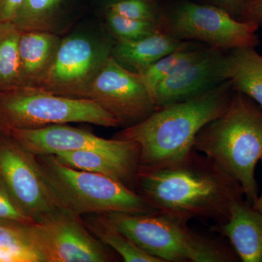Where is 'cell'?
Here are the masks:
<instances>
[{"instance_id": "1", "label": "cell", "mask_w": 262, "mask_h": 262, "mask_svg": "<svg viewBox=\"0 0 262 262\" xmlns=\"http://www.w3.org/2000/svg\"><path fill=\"white\" fill-rule=\"evenodd\" d=\"M134 190L156 211L210 226L225 224L234 203L245 196L236 179L194 149L168 163L139 165Z\"/></svg>"}, {"instance_id": "2", "label": "cell", "mask_w": 262, "mask_h": 262, "mask_svg": "<svg viewBox=\"0 0 262 262\" xmlns=\"http://www.w3.org/2000/svg\"><path fill=\"white\" fill-rule=\"evenodd\" d=\"M234 90L227 81L179 102L158 108L145 120L125 127L113 139L139 146V165L168 163L193 149L194 140L206 125L222 116Z\"/></svg>"}, {"instance_id": "3", "label": "cell", "mask_w": 262, "mask_h": 262, "mask_svg": "<svg viewBox=\"0 0 262 262\" xmlns=\"http://www.w3.org/2000/svg\"><path fill=\"white\" fill-rule=\"evenodd\" d=\"M193 149L236 179L253 206L258 196L255 168L262 158V108L256 101L234 91L228 108L200 131Z\"/></svg>"}, {"instance_id": "4", "label": "cell", "mask_w": 262, "mask_h": 262, "mask_svg": "<svg viewBox=\"0 0 262 262\" xmlns=\"http://www.w3.org/2000/svg\"><path fill=\"white\" fill-rule=\"evenodd\" d=\"M148 254L162 262H234L233 248L193 230L188 222L160 211L104 213Z\"/></svg>"}, {"instance_id": "5", "label": "cell", "mask_w": 262, "mask_h": 262, "mask_svg": "<svg viewBox=\"0 0 262 262\" xmlns=\"http://www.w3.org/2000/svg\"><path fill=\"white\" fill-rule=\"evenodd\" d=\"M36 158L45 182L59 208L81 216L110 212L156 211L140 194L117 179L72 168L54 155Z\"/></svg>"}, {"instance_id": "6", "label": "cell", "mask_w": 262, "mask_h": 262, "mask_svg": "<svg viewBox=\"0 0 262 262\" xmlns=\"http://www.w3.org/2000/svg\"><path fill=\"white\" fill-rule=\"evenodd\" d=\"M71 122L120 127L115 117L89 98L58 96L33 87L0 92V130L37 129Z\"/></svg>"}, {"instance_id": "7", "label": "cell", "mask_w": 262, "mask_h": 262, "mask_svg": "<svg viewBox=\"0 0 262 262\" xmlns=\"http://www.w3.org/2000/svg\"><path fill=\"white\" fill-rule=\"evenodd\" d=\"M114 42L106 27L75 29L61 38L51 67L36 88L58 96L86 98L90 86L111 56Z\"/></svg>"}, {"instance_id": "8", "label": "cell", "mask_w": 262, "mask_h": 262, "mask_svg": "<svg viewBox=\"0 0 262 262\" xmlns=\"http://www.w3.org/2000/svg\"><path fill=\"white\" fill-rule=\"evenodd\" d=\"M160 31L184 41L196 40L225 51L255 48L258 44V26L234 18L215 5L183 1L163 10Z\"/></svg>"}, {"instance_id": "9", "label": "cell", "mask_w": 262, "mask_h": 262, "mask_svg": "<svg viewBox=\"0 0 262 262\" xmlns=\"http://www.w3.org/2000/svg\"><path fill=\"white\" fill-rule=\"evenodd\" d=\"M29 231L44 262L118 261L116 252L90 232L81 215L63 208L31 224Z\"/></svg>"}, {"instance_id": "10", "label": "cell", "mask_w": 262, "mask_h": 262, "mask_svg": "<svg viewBox=\"0 0 262 262\" xmlns=\"http://www.w3.org/2000/svg\"><path fill=\"white\" fill-rule=\"evenodd\" d=\"M0 177L19 208L34 223L59 208L45 182L35 155L2 130Z\"/></svg>"}, {"instance_id": "11", "label": "cell", "mask_w": 262, "mask_h": 262, "mask_svg": "<svg viewBox=\"0 0 262 262\" xmlns=\"http://www.w3.org/2000/svg\"><path fill=\"white\" fill-rule=\"evenodd\" d=\"M86 98L104 108L125 127L145 120L157 110L139 74L120 64L112 56L90 86Z\"/></svg>"}, {"instance_id": "12", "label": "cell", "mask_w": 262, "mask_h": 262, "mask_svg": "<svg viewBox=\"0 0 262 262\" xmlns=\"http://www.w3.org/2000/svg\"><path fill=\"white\" fill-rule=\"evenodd\" d=\"M6 132L36 156L56 155L62 151H96L139 165L140 149L136 143L103 139L67 124Z\"/></svg>"}, {"instance_id": "13", "label": "cell", "mask_w": 262, "mask_h": 262, "mask_svg": "<svg viewBox=\"0 0 262 262\" xmlns=\"http://www.w3.org/2000/svg\"><path fill=\"white\" fill-rule=\"evenodd\" d=\"M224 56L222 51L211 48L199 61L161 81L154 92L157 108L184 101L225 82L222 75Z\"/></svg>"}, {"instance_id": "14", "label": "cell", "mask_w": 262, "mask_h": 262, "mask_svg": "<svg viewBox=\"0 0 262 262\" xmlns=\"http://www.w3.org/2000/svg\"><path fill=\"white\" fill-rule=\"evenodd\" d=\"M209 228L229 239L241 261L262 262V213L246 200L234 203L225 224Z\"/></svg>"}, {"instance_id": "15", "label": "cell", "mask_w": 262, "mask_h": 262, "mask_svg": "<svg viewBox=\"0 0 262 262\" xmlns=\"http://www.w3.org/2000/svg\"><path fill=\"white\" fill-rule=\"evenodd\" d=\"M61 38L51 32H22L19 42L20 87H37L56 57Z\"/></svg>"}, {"instance_id": "16", "label": "cell", "mask_w": 262, "mask_h": 262, "mask_svg": "<svg viewBox=\"0 0 262 262\" xmlns=\"http://www.w3.org/2000/svg\"><path fill=\"white\" fill-rule=\"evenodd\" d=\"M195 46L159 31L138 40H115L111 56L125 68L137 72L167 55Z\"/></svg>"}, {"instance_id": "17", "label": "cell", "mask_w": 262, "mask_h": 262, "mask_svg": "<svg viewBox=\"0 0 262 262\" xmlns=\"http://www.w3.org/2000/svg\"><path fill=\"white\" fill-rule=\"evenodd\" d=\"M76 0H24L12 20L21 32L59 34L69 27Z\"/></svg>"}, {"instance_id": "18", "label": "cell", "mask_w": 262, "mask_h": 262, "mask_svg": "<svg viewBox=\"0 0 262 262\" xmlns=\"http://www.w3.org/2000/svg\"><path fill=\"white\" fill-rule=\"evenodd\" d=\"M254 48L230 50L224 56L222 75L234 91L246 95L262 108V56Z\"/></svg>"}, {"instance_id": "19", "label": "cell", "mask_w": 262, "mask_h": 262, "mask_svg": "<svg viewBox=\"0 0 262 262\" xmlns=\"http://www.w3.org/2000/svg\"><path fill=\"white\" fill-rule=\"evenodd\" d=\"M54 155L62 163L72 168L107 176L134 190L135 176L139 166L137 164L96 151H62Z\"/></svg>"}, {"instance_id": "20", "label": "cell", "mask_w": 262, "mask_h": 262, "mask_svg": "<svg viewBox=\"0 0 262 262\" xmlns=\"http://www.w3.org/2000/svg\"><path fill=\"white\" fill-rule=\"evenodd\" d=\"M84 216L82 220L90 232L115 251L124 261L162 262L159 258L148 254L136 246L104 213H94Z\"/></svg>"}, {"instance_id": "21", "label": "cell", "mask_w": 262, "mask_h": 262, "mask_svg": "<svg viewBox=\"0 0 262 262\" xmlns=\"http://www.w3.org/2000/svg\"><path fill=\"white\" fill-rule=\"evenodd\" d=\"M30 225L0 220V262H44L33 243Z\"/></svg>"}, {"instance_id": "22", "label": "cell", "mask_w": 262, "mask_h": 262, "mask_svg": "<svg viewBox=\"0 0 262 262\" xmlns=\"http://www.w3.org/2000/svg\"><path fill=\"white\" fill-rule=\"evenodd\" d=\"M211 48L196 45L187 49L176 51L155 63L137 71L154 98L155 90L161 81L173 75L208 54Z\"/></svg>"}, {"instance_id": "23", "label": "cell", "mask_w": 262, "mask_h": 262, "mask_svg": "<svg viewBox=\"0 0 262 262\" xmlns=\"http://www.w3.org/2000/svg\"><path fill=\"white\" fill-rule=\"evenodd\" d=\"M21 31L12 21H0V92L20 86L19 42Z\"/></svg>"}, {"instance_id": "24", "label": "cell", "mask_w": 262, "mask_h": 262, "mask_svg": "<svg viewBox=\"0 0 262 262\" xmlns=\"http://www.w3.org/2000/svg\"><path fill=\"white\" fill-rule=\"evenodd\" d=\"M106 29L115 41H134L151 35L160 31L158 24L134 20L105 10Z\"/></svg>"}, {"instance_id": "25", "label": "cell", "mask_w": 262, "mask_h": 262, "mask_svg": "<svg viewBox=\"0 0 262 262\" xmlns=\"http://www.w3.org/2000/svg\"><path fill=\"white\" fill-rule=\"evenodd\" d=\"M106 10L125 18L152 22L158 25L163 14V8L157 0H122L110 5Z\"/></svg>"}, {"instance_id": "26", "label": "cell", "mask_w": 262, "mask_h": 262, "mask_svg": "<svg viewBox=\"0 0 262 262\" xmlns=\"http://www.w3.org/2000/svg\"><path fill=\"white\" fill-rule=\"evenodd\" d=\"M0 220L34 223L21 211L0 177Z\"/></svg>"}, {"instance_id": "27", "label": "cell", "mask_w": 262, "mask_h": 262, "mask_svg": "<svg viewBox=\"0 0 262 262\" xmlns=\"http://www.w3.org/2000/svg\"><path fill=\"white\" fill-rule=\"evenodd\" d=\"M239 20L262 26V0H251L243 6Z\"/></svg>"}, {"instance_id": "28", "label": "cell", "mask_w": 262, "mask_h": 262, "mask_svg": "<svg viewBox=\"0 0 262 262\" xmlns=\"http://www.w3.org/2000/svg\"><path fill=\"white\" fill-rule=\"evenodd\" d=\"M24 0H0V21H12Z\"/></svg>"}, {"instance_id": "29", "label": "cell", "mask_w": 262, "mask_h": 262, "mask_svg": "<svg viewBox=\"0 0 262 262\" xmlns=\"http://www.w3.org/2000/svg\"><path fill=\"white\" fill-rule=\"evenodd\" d=\"M211 5L220 7L232 16L239 17L244 5V0H206Z\"/></svg>"}, {"instance_id": "30", "label": "cell", "mask_w": 262, "mask_h": 262, "mask_svg": "<svg viewBox=\"0 0 262 262\" xmlns=\"http://www.w3.org/2000/svg\"><path fill=\"white\" fill-rule=\"evenodd\" d=\"M120 1H122V0H99L100 4L102 6L103 10H106L110 5L119 3Z\"/></svg>"}, {"instance_id": "31", "label": "cell", "mask_w": 262, "mask_h": 262, "mask_svg": "<svg viewBox=\"0 0 262 262\" xmlns=\"http://www.w3.org/2000/svg\"><path fill=\"white\" fill-rule=\"evenodd\" d=\"M260 161H261L262 163V158ZM252 207L255 210L262 213V193L261 195H258V199L256 200V203L253 204Z\"/></svg>"}, {"instance_id": "32", "label": "cell", "mask_w": 262, "mask_h": 262, "mask_svg": "<svg viewBox=\"0 0 262 262\" xmlns=\"http://www.w3.org/2000/svg\"><path fill=\"white\" fill-rule=\"evenodd\" d=\"M249 1H251V0H244V5L246 4V3H248V2ZM244 5H243V6H244Z\"/></svg>"}]
</instances>
